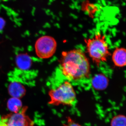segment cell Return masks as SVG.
I'll list each match as a JSON object with an SVG mask.
<instances>
[{
    "label": "cell",
    "instance_id": "cell-1",
    "mask_svg": "<svg viewBox=\"0 0 126 126\" xmlns=\"http://www.w3.org/2000/svg\"><path fill=\"white\" fill-rule=\"evenodd\" d=\"M60 68L62 75L72 83L80 82L90 77L89 61L80 49L63 52L60 62Z\"/></svg>",
    "mask_w": 126,
    "mask_h": 126
},
{
    "label": "cell",
    "instance_id": "cell-2",
    "mask_svg": "<svg viewBox=\"0 0 126 126\" xmlns=\"http://www.w3.org/2000/svg\"><path fill=\"white\" fill-rule=\"evenodd\" d=\"M55 84L49 91V104L54 106H74L77 102V95L72 83L65 79Z\"/></svg>",
    "mask_w": 126,
    "mask_h": 126
},
{
    "label": "cell",
    "instance_id": "cell-3",
    "mask_svg": "<svg viewBox=\"0 0 126 126\" xmlns=\"http://www.w3.org/2000/svg\"><path fill=\"white\" fill-rule=\"evenodd\" d=\"M87 52L90 58L97 66L107 61L111 55L106 36L98 32L93 37L85 39Z\"/></svg>",
    "mask_w": 126,
    "mask_h": 126
},
{
    "label": "cell",
    "instance_id": "cell-4",
    "mask_svg": "<svg viewBox=\"0 0 126 126\" xmlns=\"http://www.w3.org/2000/svg\"><path fill=\"white\" fill-rule=\"evenodd\" d=\"M27 107L0 118V126H34V122L26 113Z\"/></svg>",
    "mask_w": 126,
    "mask_h": 126
},
{
    "label": "cell",
    "instance_id": "cell-5",
    "mask_svg": "<svg viewBox=\"0 0 126 126\" xmlns=\"http://www.w3.org/2000/svg\"><path fill=\"white\" fill-rule=\"evenodd\" d=\"M57 45L56 40L52 36H41L36 40L35 45L36 55L41 59L49 58L55 53Z\"/></svg>",
    "mask_w": 126,
    "mask_h": 126
},
{
    "label": "cell",
    "instance_id": "cell-6",
    "mask_svg": "<svg viewBox=\"0 0 126 126\" xmlns=\"http://www.w3.org/2000/svg\"><path fill=\"white\" fill-rule=\"evenodd\" d=\"M113 63L116 67H123L126 65V48L117 47L114 50L112 56Z\"/></svg>",
    "mask_w": 126,
    "mask_h": 126
},
{
    "label": "cell",
    "instance_id": "cell-7",
    "mask_svg": "<svg viewBox=\"0 0 126 126\" xmlns=\"http://www.w3.org/2000/svg\"><path fill=\"white\" fill-rule=\"evenodd\" d=\"M108 84V80L107 78L102 74L95 75L92 79V86L96 90H104L107 87Z\"/></svg>",
    "mask_w": 126,
    "mask_h": 126
},
{
    "label": "cell",
    "instance_id": "cell-8",
    "mask_svg": "<svg viewBox=\"0 0 126 126\" xmlns=\"http://www.w3.org/2000/svg\"><path fill=\"white\" fill-rule=\"evenodd\" d=\"M8 90L9 94L12 97L19 99L25 94L26 90L24 87L16 82L11 83L9 85Z\"/></svg>",
    "mask_w": 126,
    "mask_h": 126
},
{
    "label": "cell",
    "instance_id": "cell-9",
    "mask_svg": "<svg viewBox=\"0 0 126 126\" xmlns=\"http://www.w3.org/2000/svg\"><path fill=\"white\" fill-rule=\"evenodd\" d=\"M16 61L18 67L23 70L28 69L31 66V59L26 54L19 55L17 57Z\"/></svg>",
    "mask_w": 126,
    "mask_h": 126
},
{
    "label": "cell",
    "instance_id": "cell-10",
    "mask_svg": "<svg viewBox=\"0 0 126 126\" xmlns=\"http://www.w3.org/2000/svg\"><path fill=\"white\" fill-rule=\"evenodd\" d=\"M111 126H126V117L119 115L113 118L111 122Z\"/></svg>",
    "mask_w": 126,
    "mask_h": 126
},
{
    "label": "cell",
    "instance_id": "cell-11",
    "mask_svg": "<svg viewBox=\"0 0 126 126\" xmlns=\"http://www.w3.org/2000/svg\"><path fill=\"white\" fill-rule=\"evenodd\" d=\"M20 104L21 103L19 98L12 97L8 101V107L12 112H16L20 110H19L15 106L16 104Z\"/></svg>",
    "mask_w": 126,
    "mask_h": 126
},
{
    "label": "cell",
    "instance_id": "cell-12",
    "mask_svg": "<svg viewBox=\"0 0 126 126\" xmlns=\"http://www.w3.org/2000/svg\"><path fill=\"white\" fill-rule=\"evenodd\" d=\"M65 126H81V125L74 121L70 117H68Z\"/></svg>",
    "mask_w": 126,
    "mask_h": 126
},
{
    "label": "cell",
    "instance_id": "cell-13",
    "mask_svg": "<svg viewBox=\"0 0 126 126\" xmlns=\"http://www.w3.org/2000/svg\"><path fill=\"white\" fill-rule=\"evenodd\" d=\"M6 22L3 18L0 17V31L3 30L5 25Z\"/></svg>",
    "mask_w": 126,
    "mask_h": 126
}]
</instances>
